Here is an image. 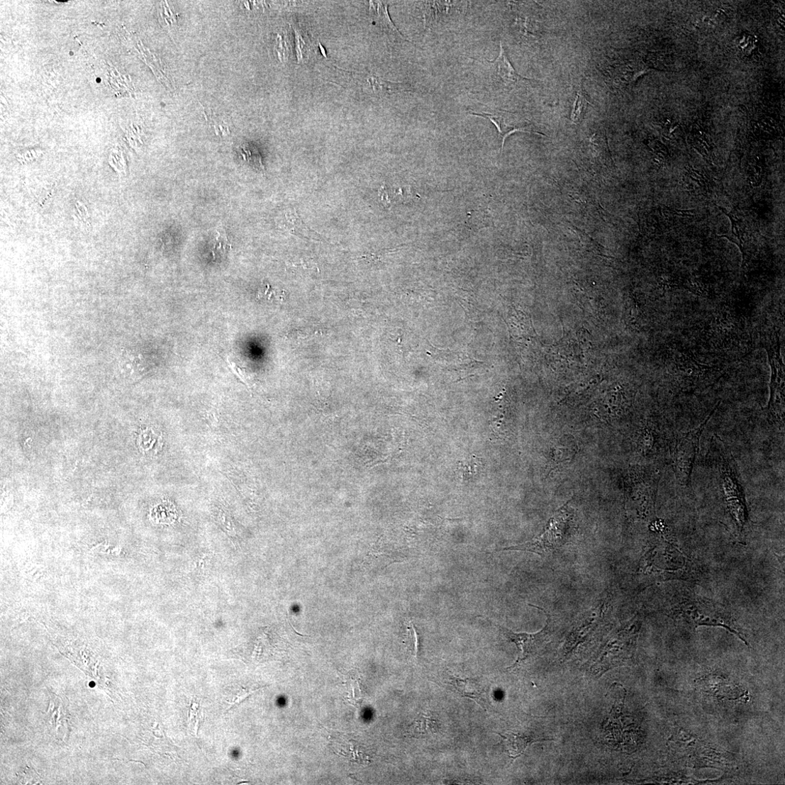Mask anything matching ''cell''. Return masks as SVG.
<instances>
[{
    "label": "cell",
    "instance_id": "1",
    "mask_svg": "<svg viewBox=\"0 0 785 785\" xmlns=\"http://www.w3.org/2000/svg\"><path fill=\"white\" fill-rule=\"evenodd\" d=\"M708 489L735 530L742 534L748 522L742 479L733 452L718 434H713L706 456Z\"/></svg>",
    "mask_w": 785,
    "mask_h": 785
},
{
    "label": "cell",
    "instance_id": "2",
    "mask_svg": "<svg viewBox=\"0 0 785 785\" xmlns=\"http://www.w3.org/2000/svg\"><path fill=\"white\" fill-rule=\"evenodd\" d=\"M720 403V401L716 403L709 416L699 425L687 431L677 433L672 436L669 452L676 481L682 489L691 488L694 464L702 435Z\"/></svg>",
    "mask_w": 785,
    "mask_h": 785
},
{
    "label": "cell",
    "instance_id": "3",
    "mask_svg": "<svg viewBox=\"0 0 785 785\" xmlns=\"http://www.w3.org/2000/svg\"><path fill=\"white\" fill-rule=\"evenodd\" d=\"M767 353L771 368L769 399L767 411L771 422L780 430L784 429L785 412V373L781 355V341L779 333L774 328L773 333L763 343Z\"/></svg>",
    "mask_w": 785,
    "mask_h": 785
},
{
    "label": "cell",
    "instance_id": "4",
    "mask_svg": "<svg viewBox=\"0 0 785 785\" xmlns=\"http://www.w3.org/2000/svg\"><path fill=\"white\" fill-rule=\"evenodd\" d=\"M567 513L561 511L549 521L545 531L523 544L502 547L497 551L513 550L533 552L544 557L560 548L566 542Z\"/></svg>",
    "mask_w": 785,
    "mask_h": 785
},
{
    "label": "cell",
    "instance_id": "5",
    "mask_svg": "<svg viewBox=\"0 0 785 785\" xmlns=\"http://www.w3.org/2000/svg\"><path fill=\"white\" fill-rule=\"evenodd\" d=\"M529 605L543 611L547 616L545 626L540 631L536 633H515L506 628L496 625L508 641L516 646L519 652L516 662L508 667V670H513L528 659L538 655L549 642L552 632L551 616L544 608L533 604Z\"/></svg>",
    "mask_w": 785,
    "mask_h": 785
},
{
    "label": "cell",
    "instance_id": "6",
    "mask_svg": "<svg viewBox=\"0 0 785 785\" xmlns=\"http://www.w3.org/2000/svg\"><path fill=\"white\" fill-rule=\"evenodd\" d=\"M471 113L481 116V118H486L496 126L499 130V135L502 139L501 152H503L506 138L516 132L535 133L543 135L542 133L538 132L535 129L530 122L523 118L522 116L518 113L503 111L494 113L471 112Z\"/></svg>",
    "mask_w": 785,
    "mask_h": 785
},
{
    "label": "cell",
    "instance_id": "7",
    "mask_svg": "<svg viewBox=\"0 0 785 785\" xmlns=\"http://www.w3.org/2000/svg\"><path fill=\"white\" fill-rule=\"evenodd\" d=\"M718 208L730 218L732 224L730 234L721 235L720 238L728 240L739 247L742 257V269H745L748 262L747 245L750 240L747 223L737 210L727 211L720 206H718Z\"/></svg>",
    "mask_w": 785,
    "mask_h": 785
},
{
    "label": "cell",
    "instance_id": "8",
    "mask_svg": "<svg viewBox=\"0 0 785 785\" xmlns=\"http://www.w3.org/2000/svg\"><path fill=\"white\" fill-rule=\"evenodd\" d=\"M681 184L689 194L696 197H706L712 190V182L708 174L690 165L685 168Z\"/></svg>",
    "mask_w": 785,
    "mask_h": 785
},
{
    "label": "cell",
    "instance_id": "9",
    "mask_svg": "<svg viewBox=\"0 0 785 785\" xmlns=\"http://www.w3.org/2000/svg\"><path fill=\"white\" fill-rule=\"evenodd\" d=\"M388 4L383 2H369V16L382 30L394 41H408L399 33L393 23L388 11Z\"/></svg>",
    "mask_w": 785,
    "mask_h": 785
},
{
    "label": "cell",
    "instance_id": "10",
    "mask_svg": "<svg viewBox=\"0 0 785 785\" xmlns=\"http://www.w3.org/2000/svg\"><path fill=\"white\" fill-rule=\"evenodd\" d=\"M450 684L463 696L474 700L485 709L486 691L484 685L474 679H461L455 677L450 679Z\"/></svg>",
    "mask_w": 785,
    "mask_h": 785
},
{
    "label": "cell",
    "instance_id": "11",
    "mask_svg": "<svg viewBox=\"0 0 785 785\" xmlns=\"http://www.w3.org/2000/svg\"><path fill=\"white\" fill-rule=\"evenodd\" d=\"M503 739V745L509 757L513 760L520 757L527 747L533 743L550 740L549 739H536L532 736L509 733L498 734Z\"/></svg>",
    "mask_w": 785,
    "mask_h": 785
},
{
    "label": "cell",
    "instance_id": "12",
    "mask_svg": "<svg viewBox=\"0 0 785 785\" xmlns=\"http://www.w3.org/2000/svg\"><path fill=\"white\" fill-rule=\"evenodd\" d=\"M439 730L438 720L430 716L421 714L410 725L408 734L414 738L424 739L438 733Z\"/></svg>",
    "mask_w": 785,
    "mask_h": 785
},
{
    "label": "cell",
    "instance_id": "13",
    "mask_svg": "<svg viewBox=\"0 0 785 785\" xmlns=\"http://www.w3.org/2000/svg\"><path fill=\"white\" fill-rule=\"evenodd\" d=\"M490 63L496 67L498 74L506 84L516 83L522 79H528L523 78L516 72L508 60L502 42H501L500 45V53L499 57L496 60L491 61Z\"/></svg>",
    "mask_w": 785,
    "mask_h": 785
},
{
    "label": "cell",
    "instance_id": "14",
    "mask_svg": "<svg viewBox=\"0 0 785 785\" xmlns=\"http://www.w3.org/2000/svg\"><path fill=\"white\" fill-rule=\"evenodd\" d=\"M293 28L296 35L298 62L299 64H304L309 60L313 52V42L306 29L301 23L293 24Z\"/></svg>",
    "mask_w": 785,
    "mask_h": 785
},
{
    "label": "cell",
    "instance_id": "15",
    "mask_svg": "<svg viewBox=\"0 0 785 785\" xmlns=\"http://www.w3.org/2000/svg\"><path fill=\"white\" fill-rule=\"evenodd\" d=\"M372 89L376 92L394 94L406 90L405 84L386 81L382 78L372 76L368 79Z\"/></svg>",
    "mask_w": 785,
    "mask_h": 785
},
{
    "label": "cell",
    "instance_id": "16",
    "mask_svg": "<svg viewBox=\"0 0 785 785\" xmlns=\"http://www.w3.org/2000/svg\"><path fill=\"white\" fill-rule=\"evenodd\" d=\"M589 104L585 92L583 90L578 91L576 94L571 113V119L573 123H578L584 118Z\"/></svg>",
    "mask_w": 785,
    "mask_h": 785
},
{
    "label": "cell",
    "instance_id": "17",
    "mask_svg": "<svg viewBox=\"0 0 785 785\" xmlns=\"http://www.w3.org/2000/svg\"><path fill=\"white\" fill-rule=\"evenodd\" d=\"M694 147L711 164L713 145L708 135L703 131H697L694 133Z\"/></svg>",
    "mask_w": 785,
    "mask_h": 785
},
{
    "label": "cell",
    "instance_id": "18",
    "mask_svg": "<svg viewBox=\"0 0 785 785\" xmlns=\"http://www.w3.org/2000/svg\"><path fill=\"white\" fill-rule=\"evenodd\" d=\"M286 219H288L289 223H293L292 231H295L296 234L297 231L299 234H301V235L306 238H313L312 237L313 235H317L316 232L312 231V230L309 229L308 227L303 223L301 218H299L296 211L294 213L289 211L286 214Z\"/></svg>",
    "mask_w": 785,
    "mask_h": 785
},
{
    "label": "cell",
    "instance_id": "19",
    "mask_svg": "<svg viewBox=\"0 0 785 785\" xmlns=\"http://www.w3.org/2000/svg\"><path fill=\"white\" fill-rule=\"evenodd\" d=\"M747 182L752 187H758L763 181L764 172L758 165H750L747 171Z\"/></svg>",
    "mask_w": 785,
    "mask_h": 785
},
{
    "label": "cell",
    "instance_id": "20",
    "mask_svg": "<svg viewBox=\"0 0 785 785\" xmlns=\"http://www.w3.org/2000/svg\"><path fill=\"white\" fill-rule=\"evenodd\" d=\"M411 627L408 628V632H409L408 638H409L411 650L413 655L416 657L418 658V657H420V652H421V642H420V638H419L420 636L418 633L417 628L415 627V625L412 623H411Z\"/></svg>",
    "mask_w": 785,
    "mask_h": 785
},
{
    "label": "cell",
    "instance_id": "21",
    "mask_svg": "<svg viewBox=\"0 0 785 785\" xmlns=\"http://www.w3.org/2000/svg\"><path fill=\"white\" fill-rule=\"evenodd\" d=\"M227 362L233 372H234L238 377H240L242 382L245 383V384L248 386V377L246 375L245 369L240 367L235 363L231 362L228 358L227 360Z\"/></svg>",
    "mask_w": 785,
    "mask_h": 785
}]
</instances>
